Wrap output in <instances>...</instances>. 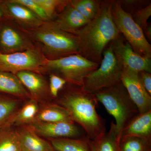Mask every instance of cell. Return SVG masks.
<instances>
[{
    "mask_svg": "<svg viewBox=\"0 0 151 151\" xmlns=\"http://www.w3.org/2000/svg\"><path fill=\"white\" fill-rule=\"evenodd\" d=\"M120 151H151V139L136 136H125L119 139Z\"/></svg>",
    "mask_w": 151,
    "mask_h": 151,
    "instance_id": "24",
    "label": "cell"
},
{
    "mask_svg": "<svg viewBox=\"0 0 151 151\" xmlns=\"http://www.w3.org/2000/svg\"><path fill=\"white\" fill-rule=\"evenodd\" d=\"M0 151H21L17 132L12 126L0 128Z\"/></svg>",
    "mask_w": 151,
    "mask_h": 151,
    "instance_id": "25",
    "label": "cell"
},
{
    "mask_svg": "<svg viewBox=\"0 0 151 151\" xmlns=\"http://www.w3.org/2000/svg\"><path fill=\"white\" fill-rule=\"evenodd\" d=\"M94 94L98 102L115 119L119 138L124 127L139 114L137 107L121 81Z\"/></svg>",
    "mask_w": 151,
    "mask_h": 151,
    "instance_id": "4",
    "label": "cell"
},
{
    "mask_svg": "<svg viewBox=\"0 0 151 151\" xmlns=\"http://www.w3.org/2000/svg\"><path fill=\"white\" fill-rule=\"evenodd\" d=\"M113 3L103 1L96 17L75 34L79 39L80 54L99 64L104 50L121 35L112 16Z\"/></svg>",
    "mask_w": 151,
    "mask_h": 151,
    "instance_id": "2",
    "label": "cell"
},
{
    "mask_svg": "<svg viewBox=\"0 0 151 151\" xmlns=\"http://www.w3.org/2000/svg\"><path fill=\"white\" fill-rule=\"evenodd\" d=\"M121 81L137 107L139 113L151 111V95L142 84L139 73L124 69Z\"/></svg>",
    "mask_w": 151,
    "mask_h": 151,
    "instance_id": "12",
    "label": "cell"
},
{
    "mask_svg": "<svg viewBox=\"0 0 151 151\" xmlns=\"http://www.w3.org/2000/svg\"><path fill=\"white\" fill-rule=\"evenodd\" d=\"M144 34H145L147 37H148L149 39L151 40V24H148L147 26V27L143 31Z\"/></svg>",
    "mask_w": 151,
    "mask_h": 151,
    "instance_id": "33",
    "label": "cell"
},
{
    "mask_svg": "<svg viewBox=\"0 0 151 151\" xmlns=\"http://www.w3.org/2000/svg\"><path fill=\"white\" fill-rule=\"evenodd\" d=\"M1 22H0V25H1Z\"/></svg>",
    "mask_w": 151,
    "mask_h": 151,
    "instance_id": "35",
    "label": "cell"
},
{
    "mask_svg": "<svg viewBox=\"0 0 151 151\" xmlns=\"http://www.w3.org/2000/svg\"><path fill=\"white\" fill-rule=\"evenodd\" d=\"M17 131L21 151H55L49 141L42 139L26 126L19 127Z\"/></svg>",
    "mask_w": 151,
    "mask_h": 151,
    "instance_id": "16",
    "label": "cell"
},
{
    "mask_svg": "<svg viewBox=\"0 0 151 151\" xmlns=\"http://www.w3.org/2000/svg\"><path fill=\"white\" fill-rule=\"evenodd\" d=\"M90 145L91 151H120L117 129L113 121L109 131L98 139L90 140Z\"/></svg>",
    "mask_w": 151,
    "mask_h": 151,
    "instance_id": "23",
    "label": "cell"
},
{
    "mask_svg": "<svg viewBox=\"0 0 151 151\" xmlns=\"http://www.w3.org/2000/svg\"><path fill=\"white\" fill-rule=\"evenodd\" d=\"M37 47L24 29L9 19L1 22L0 53L9 54Z\"/></svg>",
    "mask_w": 151,
    "mask_h": 151,
    "instance_id": "9",
    "label": "cell"
},
{
    "mask_svg": "<svg viewBox=\"0 0 151 151\" xmlns=\"http://www.w3.org/2000/svg\"><path fill=\"white\" fill-rule=\"evenodd\" d=\"M131 15L135 22L144 31L147 26L148 20L151 16V3Z\"/></svg>",
    "mask_w": 151,
    "mask_h": 151,
    "instance_id": "29",
    "label": "cell"
},
{
    "mask_svg": "<svg viewBox=\"0 0 151 151\" xmlns=\"http://www.w3.org/2000/svg\"><path fill=\"white\" fill-rule=\"evenodd\" d=\"M26 101L0 93V128L9 126L11 120Z\"/></svg>",
    "mask_w": 151,
    "mask_h": 151,
    "instance_id": "20",
    "label": "cell"
},
{
    "mask_svg": "<svg viewBox=\"0 0 151 151\" xmlns=\"http://www.w3.org/2000/svg\"><path fill=\"white\" fill-rule=\"evenodd\" d=\"M31 98L39 103H46L51 99L48 81L45 75L31 70H24L15 73Z\"/></svg>",
    "mask_w": 151,
    "mask_h": 151,
    "instance_id": "14",
    "label": "cell"
},
{
    "mask_svg": "<svg viewBox=\"0 0 151 151\" xmlns=\"http://www.w3.org/2000/svg\"><path fill=\"white\" fill-rule=\"evenodd\" d=\"M0 93L24 100L31 98L16 75L9 72L0 71Z\"/></svg>",
    "mask_w": 151,
    "mask_h": 151,
    "instance_id": "18",
    "label": "cell"
},
{
    "mask_svg": "<svg viewBox=\"0 0 151 151\" xmlns=\"http://www.w3.org/2000/svg\"><path fill=\"white\" fill-rule=\"evenodd\" d=\"M112 14L119 32L134 51L142 56L151 58V45L142 29L135 22L131 15L124 10L118 1H113Z\"/></svg>",
    "mask_w": 151,
    "mask_h": 151,
    "instance_id": "7",
    "label": "cell"
},
{
    "mask_svg": "<svg viewBox=\"0 0 151 151\" xmlns=\"http://www.w3.org/2000/svg\"><path fill=\"white\" fill-rule=\"evenodd\" d=\"M35 120L46 122H74L67 110L56 103L40 105Z\"/></svg>",
    "mask_w": 151,
    "mask_h": 151,
    "instance_id": "19",
    "label": "cell"
},
{
    "mask_svg": "<svg viewBox=\"0 0 151 151\" xmlns=\"http://www.w3.org/2000/svg\"><path fill=\"white\" fill-rule=\"evenodd\" d=\"M25 30L48 60L80 54L78 37L61 30L54 21L43 22L36 28Z\"/></svg>",
    "mask_w": 151,
    "mask_h": 151,
    "instance_id": "3",
    "label": "cell"
},
{
    "mask_svg": "<svg viewBox=\"0 0 151 151\" xmlns=\"http://www.w3.org/2000/svg\"><path fill=\"white\" fill-rule=\"evenodd\" d=\"M59 28L65 32L75 35L78 30L90 21L84 17L70 2L54 21Z\"/></svg>",
    "mask_w": 151,
    "mask_h": 151,
    "instance_id": "15",
    "label": "cell"
},
{
    "mask_svg": "<svg viewBox=\"0 0 151 151\" xmlns=\"http://www.w3.org/2000/svg\"><path fill=\"white\" fill-rule=\"evenodd\" d=\"M6 19L19 25L25 30L36 28L44 22L29 9L15 0H1Z\"/></svg>",
    "mask_w": 151,
    "mask_h": 151,
    "instance_id": "13",
    "label": "cell"
},
{
    "mask_svg": "<svg viewBox=\"0 0 151 151\" xmlns=\"http://www.w3.org/2000/svg\"><path fill=\"white\" fill-rule=\"evenodd\" d=\"M39 103L30 98L25 102L10 122L9 126L20 127L26 126L35 120L39 109Z\"/></svg>",
    "mask_w": 151,
    "mask_h": 151,
    "instance_id": "21",
    "label": "cell"
},
{
    "mask_svg": "<svg viewBox=\"0 0 151 151\" xmlns=\"http://www.w3.org/2000/svg\"><path fill=\"white\" fill-rule=\"evenodd\" d=\"M47 60L38 47L9 54L0 53V71L14 74L24 70L37 72Z\"/></svg>",
    "mask_w": 151,
    "mask_h": 151,
    "instance_id": "8",
    "label": "cell"
},
{
    "mask_svg": "<svg viewBox=\"0 0 151 151\" xmlns=\"http://www.w3.org/2000/svg\"><path fill=\"white\" fill-rule=\"evenodd\" d=\"M123 71L124 68L111 42L103 51L99 67L85 78L82 88L86 92L94 94L121 81Z\"/></svg>",
    "mask_w": 151,
    "mask_h": 151,
    "instance_id": "6",
    "label": "cell"
},
{
    "mask_svg": "<svg viewBox=\"0 0 151 151\" xmlns=\"http://www.w3.org/2000/svg\"><path fill=\"white\" fill-rule=\"evenodd\" d=\"M103 1L98 0H70L71 5L89 21L96 17Z\"/></svg>",
    "mask_w": 151,
    "mask_h": 151,
    "instance_id": "26",
    "label": "cell"
},
{
    "mask_svg": "<svg viewBox=\"0 0 151 151\" xmlns=\"http://www.w3.org/2000/svg\"><path fill=\"white\" fill-rule=\"evenodd\" d=\"M24 126L38 136L49 139L79 138L87 136L84 130L74 122H46L34 120Z\"/></svg>",
    "mask_w": 151,
    "mask_h": 151,
    "instance_id": "10",
    "label": "cell"
},
{
    "mask_svg": "<svg viewBox=\"0 0 151 151\" xmlns=\"http://www.w3.org/2000/svg\"><path fill=\"white\" fill-rule=\"evenodd\" d=\"M50 21H54L70 0H35Z\"/></svg>",
    "mask_w": 151,
    "mask_h": 151,
    "instance_id": "27",
    "label": "cell"
},
{
    "mask_svg": "<svg viewBox=\"0 0 151 151\" xmlns=\"http://www.w3.org/2000/svg\"><path fill=\"white\" fill-rule=\"evenodd\" d=\"M139 74L143 86L151 95V73L146 71H141Z\"/></svg>",
    "mask_w": 151,
    "mask_h": 151,
    "instance_id": "32",
    "label": "cell"
},
{
    "mask_svg": "<svg viewBox=\"0 0 151 151\" xmlns=\"http://www.w3.org/2000/svg\"><path fill=\"white\" fill-rule=\"evenodd\" d=\"M118 1L124 10L130 14L151 3L147 4V1L139 0H121Z\"/></svg>",
    "mask_w": 151,
    "mask_h": 151,
    "instance_id": "31",
    "label": "cell"
},
{
    "mask_svg": "<svg viewBox=\"0 0 151 151\" xmlns=\"http://www.w3.org/2000/svg\"><path fill=\"white\" fill-rule=\"evenodd\" d=\"M15 1L25 6L42 21H50L43 9L35 0H15Z\"/></svg>",
    "mask_w": 151,
    "mask_h": 151,
    "instance_id": "30",
    "label": "cell"
},
{
    "mask_svg": "<svg viewBox=\"0 0 151 151\" xmlns=\"http://www.w3.org/2000/svg\"><path fill=\"white\" fill-rule=\"evenodd\" d=\"M49 89L51 99L55 100L60 91L64 88L67 83L64 78L58 76L50 73L48 74Z\"/></svg>",
    "mask_w": 151,
    "mask_h": 151,
    "instance_id": "28",
    "label": "cell"
},
{
    "mask_svg": "<svg viewBox=\"0 0 151 151\" xmlns=\"http://www.w3.org/2000/svg\"><path fill=\"white\" fill-rule=\"evenodd\" d=\"M125 136H136L151 139V110L139 113L126 126L119 138Z\"/></svg>",
    "mask_w": 151,
    "mask_h": 151,
    "instance_id": "17",
    "label": "cell"
},
{
    "mask_svg": "<svg viewBox=\"0 0 151 151\" xmlns=\"http://www.w3.org/2000/svg\"><path fill=\"white\" fill-rule=\"evenodd\" d=\"M55 100L67 110L91 140L98 139L106 133V121L96 111L99 102L94 94L82 87L67 84Z\"/></svg>",
    "mask_w": 151,
    "mask_h": 151,
    "instance_id": "1",
    "label": "cell"
},
{
    "mask_svg": "<svg viewBox=\"0 0 151 151\" xmlns=\"http://www.w3.org/2000/svg\"><path fill=\"white\" fill-rule=\"evenodd\" d=\"M99 65L81 54H73L58 59H47L46 64L37 72L45 75L53 73L64 78L68 84L82 87L87 76Z\"/></svg>",
    "mask_w": 151,
    "mask_h": 151,
    "instance_id": "5",
    "label": "cell"
},
{
    "mask_svg": "<svg viewBox=\"0 0 151 151\" xmlns=\"http://www.w3.org/2000/svg\"><path fill=\"white\" fill-rule=\"evenodd\" d=\"M111 44L124 69L139 73L146 71L151 73V58L142 56L134 51L122 35Z\"/></svg>",
    "mask_w": 151,
    "mask_h": 151,
    "instance_id": "11",
    "label": "cell"
},
{
    "mask_svg": "<svg viewBox=\"0 0 151 151\" xmlns=\"http://www.w3.org/2000/svg\"><path fill=\"white\" fill-rule=\"evenodd\" d=\"M90 140L87 136L49 139L55 151H91Z\"/></svg>",
    "mask_w": 151,
    "mask_h": 151,
    "instance_id": "22",
    "label": "cell"
},
{
    "mask_svg": "<svg viewBox=\"0 0 151 151\" xmlns=\"http://www.w3.org/2000/svg\"><path fill=\"white\" fill-rule=\"evenodd\" d=\"M5 19H6L5 14L2 6L1 4V0H0V22L2 21Z\"/></svg>",
    "mask_w": 151,
    "mask_h": 151,
    "instance_id": "34",
    "label": "cell"
}]
</instances>
